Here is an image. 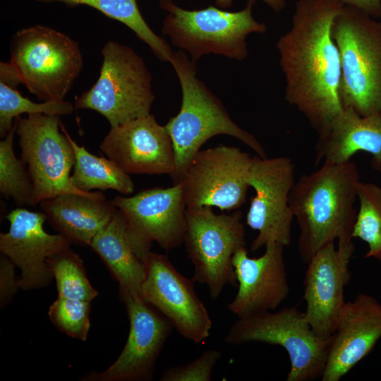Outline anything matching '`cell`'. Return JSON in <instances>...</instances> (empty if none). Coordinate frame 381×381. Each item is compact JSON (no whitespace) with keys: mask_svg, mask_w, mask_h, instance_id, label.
Returning <instances> with one entry per match:
<instances>
[{"mask_svg":"<svg viewBox=\"0 0 381 381\" xmlns=\"http://www.w3.org/2000/svg\"><path fill=\"white\" fill-rule=\"evenodd\" d=\"M343 6L339 0H298L291 29L277 43L285 99L318 133L344 109L340 56L332 35Z\"/></svg>","mask_w":381,"mask_h":381,"instance_id":"cell-1","label":"cell"},{"mask_svg":"<svg viewBox=\"0 0 381 381\" xmlns=\"http://www.w3.org/2000/svg\"><path fill=\"white\" fill-rule=\"evenodd\" d=\"M358 181V170L351 159L322 162L295 181L289 204L300 230L297 248L303 262L328 243L352 241Z\"/></svg>","mask_w":381,"mask_h":381,"instance_id":"cell-2","label":"cell"},{"mask_svg":"<svg viewBox=\"0 0 381 381\" xmlns=\"http://www.w3.org/2000/svg\"><path fill=\"white\" fill-rule=\"evenodd\" d=\"M180 81L182 103L179 112L164 126L172 141L175 169L173 185L180 183L202 145L217 135H227L243 143L258 156L266 157L263 145L230 117L220 100L196 77L195 63L181 50L170 62Z\"/></svg>","mask_w":381,"mask_h":381,"instance_id":"cell-3","label":"cell"},{"mask_svg":"<svg viewBox=\"0 0 381 381\" xmlns=\"http://www.w3.org/2000/svg\"><path fill=\"white\" fill-rule=\"evenodd\" d=\"M372 18L344 4L332 25L341 61L342 106L363 116L381 113V23Z\"/></svg>","mask_w":381,"mask_h":381,"instance_id":"cell-4","label":"cell"},{"mask_svg":"<svg viewBox=\"0 0 381 381\" xmlns=\"http://www.w3.org/2000/svg\"><path fill=\"white\" fill-rule=\"evenodd\" d=\"M9 62L20 83L43 102L64 100L83 66L78 42L42 25L16 32Z\"/></svg>","mask_w":381,"mask_h":381,"instance_id":"cell-5","label":"cell"},{"mask_svg":"<svg viewBox=\"0 0 381 381\" xmlns=\"http://www.w3.org/2000/svg\"><path fill=\"white\" fill-rule=\"evenodd\" d=\"M255 1L248 0L243 10L231 12L213 6L186 10L171 0H159V7L167 13L162 32L175 46L186 50L195 63L210 53L242 61L248 54L246 36L266 31L265 25L253 17Z\"/></svg>","mask_w":381,"mask_h":381,"instance_id":"cell-6","label":"cell"},{"mask_svg":"<svg viewBox=\"0 0 381 381\" xmlns=\"http://www.w3.org/2000/svg\"><path fill=\"white\" fill-rule=\"evenodd\" d=\"M101 53L98 79L75 99V109L99 113L111 128L150 114L155 96L143 59L130 47L112 40L104 44Z\"/></svg>","mask_w":381,"mask_h":381,"instance_id":"cell-7","label":"cell"},{"mask_svg":"<svg viewBox=\"0 0 381 381\" xmlns=\"http://www.w3.org/2000/svg\"><path fill=\"white\" fill-rule=\"evenodd\" d=\"M330 341L318 337L296 306L238 318L224 337L230 345L256 341L282 346L291 364L286 381L321 379Z\"/></svg>","mask_w":381,"mask_h":381,"instance_id":"cell-8","label":"cell"},{"mask_svg":"<svg viewBox=\"0 0 381 381\" xmlns=\"http://www.w3.org/2000/svg\"><path fill=\"white\" fill-rule=\"evenodd\" d=\"M183 243L193 265L192 279L206 285L210 298L217 299L227 285H237L232 257L246 247L245 228L239 210L216 214L212 207L187 208Z\"/></svg>","mask_w":381,"mask_h":381,"instance_id":"cell-9","label":"cell"},{"mask_svg":"<svg viewBox=\"0 0 381 381\" xmlns=\"http://www.w3.org/2000/svg\"><path fill=\"white\" fill-rule=\"evenodd\" d=\"M59 116L30 114L14 121L21 150V160L28 165L33 188V204L61 193H76L105 199L101 192H84L71 181V170L75 162L72 145L60 131Z\"/></svg>","mask_w":381,"mask_h":381,"instance_id":"cell-10","label":"cell"},{"mask_svg":"<svg viewBox=\"0 0 381 381\" xmlns=\"http://www.w3.org/2000/svg\"><path fill=\"white\" fill-rule=\"evenodd\" d=\"M294 183L295 166L290 158L253 157L248 183L255 194L246 219V224L258 231L250 244L252 251L271 243L290 245L294 217L289 196Z\"/></svg>","mask_w":381,"mask_h":381,"instance_id":"cell-11","label":"cell"},{"mask_svg":"<svg viewBox=\"0 0 381 381\" xmlns=\"http://www.w3.org/2000/svg\"><path fill=\"white\" fill-rule=\"evenodd\" d=\"M110 202L123 214L133 247L144 262L153 242L166 250L183 243L187 206L181 182L116 195Z\"/></svg>","mask_w":381,"mask_h":381,"instance_id":"cell-12","label":"cell"},{"mask_svg":"<svg viewBox=\"0 0 381 381\" xmlns=\"http://www.w3.org/2000/svg\"><path fill=\"white\" fill-rule=\"evenodd\" d=\"M253 157L234 146L219 145L200 150L182 181L187 208L216 207L222 211L239 208L250 188Z\"/></svg>","mask_w":381,"mask_h":381,"instance_id":"cell-13","label":"cell"},{"mask_svg":"<svg viewBox=\"0 0 381 381\" xmlns=\"http://www.w3.org/2000/svg\"><path fill=\"white\" fill-rule=\"evenodd\" d=\"M145 266L140 297L183 337L196 344L203 343L210 337L212 322L195 291L192 278L183 276L167 255L157 253H148Z\"/></svg>","mask_w":381,"mask_h":381,"instance_id":"cell-14","label":"cell"},{"mask_svg":"<svg viewBox=\"0 0 381 381\" xmlns=\"http://www.w3.org/2000/svg\"><path fill=\"white\" fill-rule=\"evenodd\" d=\"M355 251L353 241L334 242L321 248L307 263L303 279L306 319L315 334L329 339L346 304L345 287L350 283V261Z\"/></svg>","mask_w":381,"mask_h":381,"instance_id":"cell-15","label":"cell"},{"mask_svg":"<svg viewBox=\"0 0 381 381\" xmlns=\"http://www.w3.org/2000/svg\"><path fill=\"white\" fill-rule=\"evenodd\" d=\"M130 329L126 343L117 359L101 373L86 380L99 381H147L174 328L171 322L140 296L122 295Z\"/></svg>","mask_w":381,"mask_h":381,"instance_id":"cell-16","label":"cell"},{"mask_svg":"<svg viewBox=\"0 0 381 381\" xmlns=\"http://www.w3.org/2000/svg\"><path fill=\"white\" fill-rule=\"evenodd\" d=\"M6 218L9 229L0 234V250L20 270L19 289L27 291L48 286L53 278L48 258L70 248L71 241L59 233L45 231L47 218L42 212L21 207L11 210Z\"/></svg>","mask_w":381,"mask_h":381,"instance_id":"cell-17","label":"cell"},{"mask_svg":"<svg viewBox=\"0 0 381 381\" xmlns=\"http://www.w3.org/2000/svg\"><path fill=\"white\" fill-rule=\"evenodd\" d=\"M99 149L128 174L171 176L174 171L170 135L151 114L111 128Z\"/></svg>","mask_w":381,"mask_h":381,"instance_id":"cell-18","label":"cell"},{"mask_svg":"<svg viewBox=\"0 0 381 381\" xmlns=\"http://www.w3.org/2000/svg\"><path fill=\"white\" fill-rule=\"evenodd\" d=\"M258 258L248 256L246 247L232 257L238 291L228 304L237 318L275 310L290 292L284 262V246L271 243Z\"/></svg>","mask_w":381,"mask_h":381,"instance_id":"cell-19","label":"cell"},{"mask_svg":"<svg viewBox=\"0 0 381 381\" xmlns=\"http://www.w3.org/2000/svg\"><path fill=\"white\" fill-rule=\"evenodd\" d=\"M381 338V303L361 293L346 302L331 337L322 381H339Z\"/></svg>","mask_w":381,"mask_h":381,"instance_id":"cell-20","label":"cell"},{"mask_svg":"<svg viewBox=\"0 0 381 381\" xmlns=\"http://www.w3.org/2000/svg\"><path fill=\"white\" fill-rule=\"evenodd\" d=\"M358 152L370 154L373 168L381 173V113L363 116L344 108L318 132L315 164L344 162Z\"/></svg>","mask_w":381,"mask_h":381,"instance_id":"cell-21","label":"cell"},{"mask_svg":"<svg viewBox=\"0 0 381 381\" xmlns=\"http://www.w3.org/2000/svg\"><path fill=\"white\" fill-rule=\"evenodd\" d=\"M47 220L71 243L90 246L117 208L110 201L76 193H61L40 203Z\"/></svg>","mask_w":381,"mask_h":381,"instance_id":"cell-22","label":"cell"},{"mask_svg":"<svg viewBox=\"0 0 381 381\" xmlns=\"http://www.w3.org/2000/svg\"><path fill=\"white\" fill-rule=\"evenodd\" d=\"M90 247L119 282L121 296H140L145 277V262L133 247L121 210L117 209L111 221L95 236Z\"/></svg>","mask_w":381,"mask_h":381,"instance_id":"cell-23","label":"cell"},{"mask_svg":"<svg viewBox=\"0 0 381 381\" xmlns=\"http://www.w3.org/2000/svg\"><path fill=\"white\" fill-rule=\"evenodd\" d=\"M60 126L75 152V162L71 181L76 188L84 192L112 189L123 195H129L134 191L135 186L130 174L110 159L92 155L84 146L78 145L61 122Z\"/></svg>","mask_w":381,"mask_h":381,"instance_id":"cell-24","label":"cell"},{"mask_svg":"<svg viewBox=\"0 0 381 381\" xmlns=\"http://www.w3.org/2000/svg\"><path fill=\"white\" fill-rule=\"evenodd\" d=\"M38 2L63 3L74 7L85 5L93 8L106 16L118 20L132 30L146 43L161 61L170 62L174 52L163 38L156 35L141 15L136 0H35Z\"/></svg>","mask_w":381,"mask_h":381,"instance_id":"cell-25","label":"cell"},{"mask_svg":"<svg viewBox=\"0 0 381 381\" xmlns=\"http://www.w3.org/2000/svg\"><path fill=\"white\" fill-rule=\"evenodd\" d=\"M356 191L359 207L352 238L368 244L365 258L381 262V186L359 180Z\"/></svg>","mask_w":381,"mask_h":381,"instance_id":"cell-26","label":"cell"},{"mask_svg":"<svg viewBox=\"0 0 381 381\" xmlns=\"http://www.w3.org/2000/svg\"><path fill=\"white\" fill-rule=\"evenodd\" d=\"M16 131L14 121L13 128L0 141V192L19 207L33 206V188L28 171L13 149Z\"/></svg>","mask_w":381,"mask_h":381,"instance_id":"cell-27","label":"cell"},{"mask_svg":"<svg viewBox=\"0 0 381 381\" xmlns=\"http://www.w3.org/2000/svg\"><path fill=\"white\" fill-rule=\"evenodd\" d=\"M47 263L59 297L91 302L98 295L87 277L83 260L70 248L51 256Z\"/></svg>","mask_w":381,"mask_h":381,"instance_id":"cell-28","label":"cell"},{"mask_svg":"<svg viewBox=\"0 0 381 381\" xmlns=\"http://www.w3.org/2000/svg\"><path fill=\"white\" fill-rule=\"evenodd\" d=\"M75 106L67 101H50L35 103L23 97L17 87L0 81V135L4 138L13 128L14 121L22 114H44L66 116L71 114Z\"/></svg>","mask_w":381,"mask_h":381,"instance_id":"cell-29","label":"cell"},{"mask_svg":"<svg viewBox=\"0 0 381 381\" xmlns=\"http://www.w3.org/2000/svg\"><path fill=\"white\" fill-rule=\"evenodd\" d=\"M90 301L59 297L48 315L53 325L71 337L85 341L90 322Z\"/></svg>","mask_w":381,"mask_h":381,"instance_id":"cell-30","label":"cell"},{"mask_svg":"<svg viewBox=\"0 0 381 381\" xmlns=\"http://www.w3.org/2000/svg\"><path fill=\"white\" fill-rule=\"evenodd\" d=\"M221 356L222 353L218 349H207L190 362L167 369L159 380L162 381H210L213 369Z\"/></svg>","mask_w":381,"mask_h":381,"instance_id":"cell-31","label":"cell"},{"mask_svg":"<svg viewBox=\"0 0 381 381\" xmlns=\"http://www.w3.org/2000/svg\"><path fill=\"white\" fill-rule=\"evenodd\" d=\"M14 263L4 254L0 258V305L3 308L13 298L19 289Z\"/></svg>","mask_w":381,"mask_h":381,"instance_id":"cell-32","label":"cell"},{"mask_svg":"<svg viewBox=\"0 0 381 381\" xmlns=\"http://www.w3.org/2000/svg\"><path fill=\"white\" fill-rule=\"evenodd\" d=\"M344 5L356 7L373 18L381 16V0H339Z\"/></svg>","mask_w":381,"mask_h":381,"instance_id":"cell-33","label":"cell"},{"mask_svg":"<svg viewBox=\"0 0 381 381\" xmlns=\"http://www.w3.org/2000/svg\"><path fill=\"white\" fill-rule=\"evenodd\" d=\"M274 12L279 13L286 6V0H262ZM233 0H215L216 5L222 8H228L232 4Z\"/></svg>","mask_w":381,"mask_h":381,"instance_id":"cell-34","label":"cell"}]
</instances>
